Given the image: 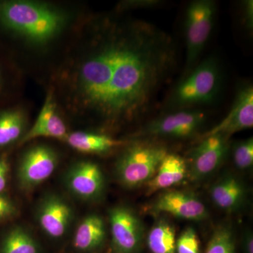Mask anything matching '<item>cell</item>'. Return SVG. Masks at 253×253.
<instances>
[{"instance_id": "obj_25", "label": "cell", "mask_w": 253, "mask_h": 253, "mask_svg": "<svg viewBox=\"0 0 253 253\" xmlns=\"http://www.w3.org/2000/svg\"><path fill=\"white\" fill-rule=\"evenodd\" d=\"M176 253H200V241L193 228H186L176 240Z\"/></svg>"}, {"instance_id": "obj_1", "label": "cell", "mask_w": 253, "mask_h": 253, "mask_svg": "<svg viewBox=\"0 0 253 253\" xmlns=\"http://www.w3.org/2000/svg\"><path fill=\"white\" fill-rule=\"evenodd\" d=\"M86 31L57 76L68 111L110 126L144 116L177 64L172 37L144 20L109 16Z\"/></svg>"}, {"instance_id": "obj_5", "label": "cell", "mask_w": 253, "mask_h": 253, "mask_svg": "<svg viewBox=\"0 0 253 253\" xmlns=\"http://www.w3.org/2000/svg\"><path fill=\"white\" fill-rule=\"evenodd\" d=\"M217 3L212 0H196L190 3L185 15V66L182 76L199 63L215 21Z\"/></svg>"}, {"instance_id": "obj_30", "label": "cell", "mask_w": 253, "mask_h": 253, "mask_svg": "<svg viewBox=\"0 0 253 253\" xmlns=\"http://www.w3.org/2000/svg\"><path fill=\"white\" fill-rule=\"evenodd\" d=\"M243 246L244 253H253V234L251 232L247 233L245 235Z\"/></svg>"}, {"instance_id": "obj_9", "label": "cell", "mask_w": 253, "mask_h": 253, "mask_svg": "<svg viewBox=\"0 0 253 253\" xmlns=\"http://www.w3.org/2000/svg\"><path fill=\"white\" fill-rule=\"evenodd\" d=\"M253 126V87L246 83L238 88L233 104L225 118L216 125L205 136L221 134L226 138Z\"/></svg>"}, {"instance_id": "obj_15", "label": "cell", "mask_w": 253, "mask_h": 253, "mask_svg": "<svg viewBox=\"0 0 253 253\" xmlns=\"http://www.w3.org/2000/svg\"><path fill=\"white\" fill-rule=\"evenodd\" d=\"M187 165L185 160L174 154H168L163 158L157 172L147 184V194L167 189L185 179Z\"/></svg>"}, {"instance_id": "obj_21", "label": "cell", "mask_w": 253, "mask_h": 253, "mask_svg": "<svg viewBox=\"0 0 253 253\" xmlns=\"http://www.w3.org/2000/svg\"><path fill=\"white\" fill-rule=\"evenodd\" d=\"M36 240L23 228L15 227L5 236L0 253H38Z\"/></svg>"}, {"instance_id": "obj_6", "label": "cell", "mask_w": 253, "mask_h": 253, "mask_svg": "<svg viewBox=\"0 0 253 253\" xmlns=\"http://www.w3.org/2000/svg\"><path fill=\"white\" fill-rule=\"evenodd\" d=\"M207 120V113L199 109L170 111L148 123L139 134L159 137H189L197 133Z\"/></svg>"}, {"instance_id": "obj_28", "label": "cell", "mask_w": 253, "mask_h": 253, "mask_svg": "<svg viewBox=\"0 0 253 253\" xmlns=\"http://www.w3.org/2000/svg\"><path fill=\"white\" fill-rule=\"evenodd\" d=\"M242 20L246 29L253 31V1L247 0L242 2Z\"/></svg>"}, {"instance_id": "obj_29", "label": "cell", "mask_w": 253, "mask_h": 253, "mask_svg": "<svg viewBox=\"0 0 253 253\" xmlns=\"http://www.w3.org/2000/svg\"><path fill=\"white\" fill-rule=\"evenodd\" d=\"M9 172V164L4 155L0 156V194L4 191L7 184Z\"/></svg>"}, {"instance_id": "obj_22", "label": "cell", "mask_w": 253, "mask_h": 253, "mask_svg": "<svg viewBox=\"0 0 253 253\" xmlns=\"http://www.w3.org/2000/svg\"><path fill=\"white\" fill-rule=\"evenodd\" d=\"M206 253H236L235 239L230 228L226 226L216 228Z\"/></svg>"}, {"instance_id": "obj_24", "label": "cell", "mask_w": 253, "mask_h": 253, "mask_svg": "<svg viewBox=\"0 0 253 253\" xmlns=\"http://www.w3.org/2000/svg\"><path fill=\"white\" fill-rule=\"evenodd\" d=\"M233 159L236 167L241 169L251 168L253 164V139L239 141L233 149Z\"/></svg>"}, {"instance_id": "obj_2", "label": "cell", "mask_w": 253, "mask_h": 253, "mask_svg": "<svg viewBox=\"0 0 253 253\" xmlns=\"http://www.w3.org/2000/svg\"><path fill=\"white\" fill-rule=\"evenodd\" d=\"M66 18L49 5L28 1H0V30L36 44L52 41L63 31Z\"/></svg>"}, {"instance_id": "obj_20", "label": "cell", "mask_w": 253, "mask_h": 253, "mask_svg": "<svg viewBox=\"0 0 253 253\" xmlns=\"http://www.w3.org/2000/svg\"><path fill=\"white\" fill-rule=\"evenodd\" d=\"M147 244L152 253H176V236L174 227L161 219L151 228Z\"/></svg>"}, {"instance_id": "obj_7", "label": "cell", "mask_w": 253, "mask_h": 253, "mask_svg": "<svg viewBox=\"0 0 253 253\" xmlns=\"http://www.w3.org/2000/svg\"><path fill=\"white\" fill-rule=\"evenodd\" d=\"M59 163L56 151L46 145H37L23 154L18 163L17 178L23 190L41 185L54 173Z\"/></svg>"}, {"instance_id": "obj_3", "label": "cell", "mask_w": 253, "mask_h": 253, "mask_svg": "<svg viewBox=\"0 0 253 253\" xmlns=\"http://www.w3.org/2000/svg\"><path fill=\"white\" fill-rule=\"evenodd\" d=\"M221 85L220 63L217 58L209 56L181 76L165 103V111L197 109L212 104L220 94Z\"/></svg>"}, {"instance_id": "obj_23", "label": "cell", "mask_w": 253, "mask_h": 253, "mask_svg": "<svg viewBox=\"0 0 253 253\" xmlns=\"http://www.w3.org/2000/svg\"><path fill=\"white\" fill-rule=\"evenodd\" d=\"M4 54L0 45V108L6 106L11 94V68Z\"/></svg>"}, {"instance_id": "obj_17", "label": "cell", "mask_w": 253, "mask_h": 253, "mask_svg": "<svg viewBox=\"0 0 253 253\" xmlns=\"http://www.w3.org/2000/svg\"><path fill=\"white\" fill-rule=\"evenodd\" d=\"M106 226L102 218L97 214H89L80 223L75 233V248L83 252L99 249L106 239Z\"/></svg>"}, {"instance_id": "obj_4", "label": "cell", "mask_w": 253, "mask_h": 253, "mask_svg": "<svg viewBox=\"0 0 253 253\" xmlns=\"http://www.w3.org/2000/svg\"><path fill=\"white\" fill-rule=\"evenodd\" d=\"M168 154L166 146L156 143L139 141L127 145L116 161V177L127 188L149 182Z\"/></svg>"}, {"instance_id": "obj_11", "label": "cell", "mask_w": 253, "mask_h": 253, "mask_svg": "<svg viewBox=\"0 0 253 253\" xmlns=\"http://www.w3.org/2000/svg\"><path fill=\"white\" fill-rule=\"evenodd\" d=\"M65 178L68 190L80 199H98L104 190L102 170L97 164L91 161H82L73 165Z\"/></svg>"}, {"instance_id": "obj_19", "label": "cell", "mask_w": 253, "mask_h": 253, "mask_svg": "<svg viewBox=\"0 0 253 253\" xmlns=\"http://www.w3.org/2000/svg\"><path fill=\"white\" fill-rule=\"evenodd\" d=\"M26 124V115L21 108H0V148L14 144L22 137Z\"/></svg>"}, {"instance_id": "obj_10", "label": "cell", "mask_w": 253, "mask_h": 253, "mask_svg": "<svg viewBox=\"0 0 253 253\" xmlns=\"http://www.w3.org/2000/svg\"><path fill=\"white\" fill-rule=\"evenodd\" d=\"M229 139L221 134L203 137L190 154V174L193 180L206 177L220 166L227 154Z\"/></svg>"}, {"instance_id": "obj_27", "label": "cell", "mask_w": 253, "mask_h": 253, "mask_svg": "<svg viewBox=\"0 0 253 253\" xmlns=\"http://www.w3.org/2000/svg\"><path fill=\"white\" fill-rule=\"evenodd\" d=\"M16 212V206L11 200L0 194V220L13 217Z\"/></svg>"}, {"instance_id": "obj_26", "label": "cell", "mask_w": 253, "mask_h": 253, "mask_svg": "<svg viewBox=\"0 0 253 253\" xmlns=\"http://www.w3.org/2000/svg\"><path fill=\"white\" fill-rule=\"evenodd\" d=\"M163 1L160 0H133V1H126L121 3L119 6V10L138 9H151V8L157 7Z\"/></svg>"}, {"instance_id": "obj_13", "label": "cell", "mask_w": 253, "mask_h": 253, "mask_svg": "<svg viewBox=\"0 0 253 253\" xmlns=\"http://www.w3.org/2000/svg\"><path fill=\"white\" fill-rule=\"evenodd\" d=\"M68 134L67 126L57 112V103L53 89L48 91L45 101L36 123L21 137L20 144L40 137L54 138L65 141Z\"/></svg>"}, {"instance_id": "obj_18", "label": "cell", "mask_w": 253, "mask_h": 253, "mask_svg": "<svg viewBox=\"0 0 253 253\" xmlns=\"http://www.w3.org/2000/svg\"><path fill=\"white\" fill-rule=\"evenodd\" d=\"M211 196L218 208L224 211H234L244 201L245 189L235 177L226 176L212 186Z\"/></svg>"}, {"instance_id": "obj_12", "label": "cell", "mask_w": 253, "mask_h": 253, "mask_svg": "<svg viewBox=\"0 0 253 253\" xmlns=\"http://www.w3.org/2000/svg\"><path fill=\"white\" fill-rule=\"evenodd\" d=\"M72 218L71 206L57 195L46 196L37 211V219L41 229L54 239L62 237L66 234Z\"/></svg>"}, {"instance_id": "obj_14", "label": "cell", "mask_w": 253, "mask_h": 253, "mask_svg": "<svg viewBox=\"0 0 253 253\" xmlns=\"http://www.w3.org/2000/svg\"><path fill=\"white\" fill-rule=\"evenodd\" d=\"M152 208L155 212L168 213L188 220H203L208 216L205 205L194 195L184 191L164 193L156 199Z\"/></svg>"}, {"instance_id": "obj_8", "label": "cell", "mask_w": 253, "mask_h": 253, "mask_svg": "<svg viewBox=\"0 0 253 253\" xmlns=\"http://www.w3.org/2000/svg\"><path fill=\"white\" fill-rule=\"evenodd\" d=\"M112 247L115 253H136L143 239L140 219L130 208L118 206L109 211Z\"/></svg>"}, {"instance_id": "obj_16", "label": "cell", "mask_w": 253, "mask_h": 253, "mask_svg": "<svg viewBox=\"0 0 253 253\" xmlns=\"http://www.w3.org/2000/svg\"><path fill=\"white\" fill-rule=\"evenodd\" d=\"M65 141L73 149L84 154H105L126 144L106 134L83 131L68 133Z\"/></svg>"}]
</instances>
